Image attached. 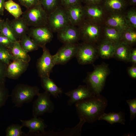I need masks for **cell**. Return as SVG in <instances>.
I'll use <instances>...</instances> for the list:
<instances>
[{
    "label": "cell",
    "instance_id": "1",
    "mask_svg": "<svg viewBox=\"0 0 136 136\" xmlns=\"http://www.w3.org/2000/svg\"><path fill=\"white\" fill-rule=\"evenodd\" d=\"M108 104L107 98L100 94L77 102L75 106L79 119L92 123L105 112Z\"/></svg>",
    "mask_w": 136,
    "mask_h": 136
},
{
    "label": "cell",
    "instance_id": "2",
    "mask_svg": "<svg viewBox=\"0 0 136 136\" xmlns=\"http://www.w3.org/2000/svg\"><path fill=\"white\" fill-rule=\"evenodd\" d=\"M104 25L85 19L77 27L80 40L83 42L97 45L102 40Z\"/></svg>",
    "mask_w": 136,
    "mask_h": 136
},
{
    "label": "cell",
    "instance_id": "3",
    "mask_svg": "<svg viewBox=\"0 0 136 136\" xmlns=\"http://www.w3.org/2000/svg\"><path fill=\"white\" fill-rule=\"evenodd\" d=\"M110 73L108 66L102 63L97 65L84 80L87 87L95 95L100 94Z\"/></svg>",
    "mask_w": 136,
    "mask_h": 136
},
{
    "label": "cell",
    "instance_id": "4",
    "mask_svg": "<svg viewBox=\"0 0 136 136\" xmlns=\"http://www.w3.org/2000/svg\"><path fill=\"white\" fill-rule=\"evenodd\" d=\"M39 90L36 86L19 84L14 87L10 96L15 106L19 108L24 103L31 102L34 97L40 93Z\"/></svg>",
    "mask_w": 136,
    "mask_h": 136
},
{
    "label": "cell",
    "instance_id": "5",
    "mask_svg": "<svg viewBox=\"0 0 136 136\" xmlns=\"http://www.w3.org/2000/svg\"><path fill=\"white\" fill-rule=\"evenodd\" d=\"M22 16L21 18L28 26H47L48 14L39 3L27 9Z\"/></svg>",
    "mask_w": 136,
    "mask_h": 136
},
{
    "label": "cell",
    "instance_id": "6",
    "mask_svg": "<svg viewBox=\"0 0 136 136\" xmlns=\"http://www.w3.org/2000/svg\"><path fill=\"white\" fill-rule=\"evenodd\" d=\"M70 24L65 10L61 5L48 15L47 26L52 32H57Z\"/></svg>",
    "mask_w": 136,
    "mask_h": 136
},
{
    "label": "cell",
    "instance_id": "7",
    "mask_svg": "<svg viewBox=\"0 0 136 136\" xmlns=\"http://www.w3.org/2000/svg\"><path fill=\"white\" fill-rule=\"evenodd\" d=\"M98 56L96 45L83 42L78 43L75 57L80 64H92Z\"/></svg>",
    "mask_w": 136,
    "mask_h": 136
},
{
    "label": "cell",
    "instance_id": "8",
    "mask_svg": "<svg viewBox=\"0 0 136 136\" xmlns=\"http://www.w3.org/2000/svg\"><path fill=\"white\" fill-rule=\"evenodd\" d=\"M51 94L47 91L40 93L33 103L32 115L37 117L46 113L52 112L55 109L54 103L50 99Z\"/></svg>",
    "mask_w": 136,
    "mask_h": 136
},
{
    "label": "cell",
    "instance_id": "9",
    "mask_svg": "<svg viewBox=\"0 0 136 136\" xmlns=\"http://www.w3.org/2000/svg\"><path fill=\"white\" fill-rule=\"evenodd\" d=\"M43 53L38 60L36 67L39 76L41 78L49 77L52 69L55 65L49 50L46 46L42 48Z\"/></svg>",
    "mask_w": 136,
    "mask_h": 136
},
{
    "label": "cell",
    "instance_id": "10",
    "mask_svg": "<svg viewBox=\"0 0 136 136\" xmlns=\"http://www.w3.org/2000/svg\"><path fill=\"white\" fill-rule=\"evenodd\" d=\"M78 45V43L63 44L56 53L52 55L55 65L64 64L75 57Z\"/></svg>",
    "mask_w": 136,
    "mask_h": 136
},
{
    "label": "cell",
    "instance_id": "11",
    "mask_svg": "<svg viewBox=\"0 0 136 136\" xmlns=\"http://www.w3.org/2000/svg\"><path fill=\"white\" fill-rule=\"evenodd\" d=\"M28 31V35L39 47L42 48L50 42L53 38L52 32L47 26L33 27Z\"/></svg>",
    "mask_w": 136,
    "mask_h": 136
},
{
    "label": "cell",
    "instance_id": "12",
    "mask_svg": "<svg viewBox=\"0 0 136 136\" xmlns=\"http://www.w3.org/2000/svg\"><path fill=\"white\" fill-rule=\"evenodd\" d=\"M84 7L86 19L103 25L108 12L102 4H85Z\"/></svg>",
    "mask_w": 136,
    "mask_h": 136
},
{
    "label": "cell",
    "instance_id": "13",
    "mask_svg": "<svg viewBox=\"0 0 136 136\" xmlns=\"http://www.w3.org/2000/svg\"><path fill=\"white\" fill-rule=\"evenodd\" d=\"M103 25L113 28L121 32L130 27L124 12L108 13Z\"/></svg>",
    "mask_w": 136,
    "mask_h": 136
},
{
    "label": "cell",
    "instance_id": "14",
    "mask_svg": "<svg viewBox=\"0 0 136 136\" xmlns=\"http://www.w3.org/2000/svg\"><path fill=\"white\" fill-rule=\"evenodd\" d=\"M70 98L67 105L71 106L77 102L96 95L92 93L86 85H80L76 89L65 93Z\"/></svg>",
    "mask_w": 136,
    "mask_h": 136
},
{
    "label": "cell",
    "instance_id": "15",
    "mask_svg": "<svg viewBox=\"0 0 136 136\" xmlns=\"http://www.w3.org/2000/svg\"><path fill=\"white\" fill-rule=\"evenodd\" d=\"M58 40L63 44L78 43L80 40L77 26L69 24L57 32Z\"/></svg>",
    "mask_w": 136,
    "mask_h": 136
},
{
    "label": "cell",
    "instance_id": "16",
    "mask_svg": "<svg viewBox=\"0 0 136 136\" xmlns=\"http://www.w3.org/2000/svg\"><path fill=\"white\" fill-rule=\"evenodd\" d=\"M64 8L70 23L72 25L77 26L85 19L84 7L81 3Z\"/></svg>",
    "mask_w": 136,
    "mask_h": 136
},
{
    "label": "cell",
    "instance_id": "17",
    "mask_svg": "<svg viewBox=\"0 0 136 136\" xmlns=\"http://www.w3.org/2000/svg\"><path fill=\"white\" fill-rule=\"evenodd\" d=\"M29 63L18 59H15L7 66L6 77L17 79L27 70Z\"/></svg>",
    "mask_w": 136,
    "mask_h": 136
},
{
    "label": "cell",
    "instance_id": "18",
    "mask_svg": "<svg viewBox=\"0 0 136 136\" xmlns=\"http://www.w3.org/2000/svg\"><path fill=\"white\" fill-rule=\"evenodd\" d=\"M20 121L23 127H25L29 129L28 134L36 132L38 133L37 135H41L46 132L45 129L47 127L46 125L44 120L40 118L33 117L29 120Z\"/></svg>",
    "mask_w": 136,
    "mask_h": 136
},
{
    "label": "cell",
    "instance_id": "19",
    "mask_svg": "<svg viewBox=\"0 0 136 136\" xmlns=\"http://www.w3.org/2000/svg\"><path fill=\"white\" fill-rule=\"evenodd\" d=\"M115 45L112 43L102 40L96 45L98 56L104 59L114 57Z\"/></svg>",
    "mask_w": 136,
    "mask_h": 136
},
{
    "label": "cell",
    "instance_id": "20",
    "mask_svg": "<svg viewBox=\"0 0 136 136\" xmlns=\"http://www.w3.org/2000/svg\"><path fill=\"white\" fill-rule=\"evenodd\" d=\"M102 4L108 13L124 12L127 5L125 0H103Z\"/></svg>",
    "mask_w": 136,
    "mask_h": 136
},
{
    "label": "cell",
    "instance_id": "21",
    "mask_svg": "<svg viewBox=\"0 0 136 136\" xmlns=\"http://www.w3.org/2000/svg\"><path fill=\"white\" fill-rule=\"evenodd\" d=\"M41 79L42 87L54 97L57 98L59 96V95L62 93V89L58 87L49 77H42L41 78Z\"/></svg>",
    "mask_w": 136,
    "mask_h": 136
},
{
    "label": "cell",
    "instance_id": "22",
    "mask_svg": "<svg viewBox=\"0 0 136 136\" xmlns=\"http://www.w3.org/2000/svg\"><path fill=\"white\" fill-rule=\"evenodd\" d=\"M131 46L121 41L115 45L114 57L121 61L128 62Z\"/></svg>",
    "mask_w": 136,
    "mask_h": 136
},
{
    "label": "cell",
    "instance_id": "23",
    "mask_svg": "<svg viewBox=\"0 0 136 136\" xmlns=\"http://www.w3.org/2000/svg\"><path fill=\"white\" fill-rule=\"evenodd\" d=\"M10 23L18 39H20L28 32V26L21 17L15 18L10 21Z\"/></svg>",
    "mask_w": 136,
    "mask_h": 136
},
{
    "label": "cell",
    "instance_id": "24",
    "mask_svg": "<svg viewBox=\"0 0 136 136\" xmlns=\"http://www.w3.org/2000/svg\"><path fill=\"white\" fill-rule=\"evenodd\" d=\"M121 32L111 27L104 25L102 31V40L116 45L121 41Z\"/></svg>",
    "mask_w": 136,
    "mask_h": 136
},
{
    "label": "cell",
    "instance_id": "25",
    "mask_svg": "<svg viewBox=\"0 0 136 136\" xmlns=\"http://www.w3.org/2000/svg\"><path fill=\"white\" fill-rule=\"evenodd\" d=\"M98 120H105L111 125L116 123L125 125L126 121L125 113L121 111L118 113L113 112L106 113L104 112L100 116Z\"/></svg>",
    "mask_w": 136,
    "mask_h": 136
},
{
    "label": "cell",
    "instance_id": "26",
    "mask_svg": "<svg viewBox=\"0 0 136 136\" xmlns=\"http://www.w3.org/2000/svg\"><path fill=\"white\" fill-rule=\"evenodd\" d=\"M10 52L13 56V60L18 59L29 63L31 60L30 56L22 47L19 41L14 43Z\"/></svg>",
    "mask_w": 136,
    "mask_h": 136
},
{
    "label": "cell",
    "instance_id": "27",
    "mask_svg": "<svg viewBox=\"0 0 136 136\" xmlns=\"http://www.w3.org/2000/svg\"><path fill=\"white\" fill-rule=\"evenodd\" d=\"M4 8L15 18H20L23 13L20 5L13 0L5 1Z\"/></svg>",
    "mask_w": 136,
    "mask_h": 136
},
{
    "label": "cell",
    "instance_id": "28",
    "mask_svg": "<svg viewBox=\"0 0 136 136\" xmlns=\"http://www.w3.org/2000/svg\"><path fill=\"white\" fill-rule=\"evenodd\" d=\"M23 48L27 53L38 50L39 46L28 35H24L19 41Z\"/></svg>",
    "mask_w": 136,
    "mask_h": 136
},
{
    "label": "cell",
    "instance_id": "29",
    "mask_svg": "<svg viewBox=\"0 0 136 136\" xmlns=\"http://www.w3.org/2000/svg\"><path fill=\"white\" fill-rule=\"evenodd\" d=\"M136 29L129 27L121 32V41L131 46L136 42Z\"/></svg>",
    "mask_w": 136,
    "mask_h": 136
},
{
    "label": "cell",
    "instance_id": "30",
    "mask_svg": "<svg viewBox=\"0 0 136 136\" xmlns=\"http://www.w3.org/2000/svg\"><path fill=\"white\" fill-rule=\"evenodd\" d=\"M0 32L8 38L11 41L14 43L19 41L15 36L8 19L4 21L3 24Z\"/></svg>",
    "mask_w": 136,
    "mask_h": 136
},
{
    "label": "cell",
    "instance_id": "31",
    "mask_svg": "<svg viewBox=\"0 0 136 136\" xmlns=\"http://www.w3.org/2000/svg\"><path fill=\"white\" fill-rule=\"evenodd\" d=\"M22 126L18 124L11 125L8 126L6 130V136H21L24 133L21 130Z\"/></svg>",
    "mask_w": 136,
    "mask_h": 136
},
{
    "label": "cell",
    "instance_id": "32",
    "mask_svg": "<svg viewBox=\"0 0 136 136\" xmlns=\"http://www.w3.org/2000/svg\"><path fill=\"white\" fill-rule=\"evenodd\" d=\"M39 3L48 15L58 6L59 0H38Z\"/></svg>",
    "mask_w": 136,
    "mask_h": 136
},
{
    "label": "cell",
    "instance_id": "33",
    "mask_svg": "<svg viewBox=\"0 0 136 136\" xmlns=\"http://www.w3.org/2000/svg\"><path fill=\"white\" fill-rule=\"evenodd\" d=\"M125 17L130 27L136 29V10L135 8L129 9L124 13Z\"/></svg>",
    "mask_w": 136,
    "mask_h": 136
},
{
    "label": "cell",
    "instance_id": "34",
    "mask_svg": "<svg viewBox=\"0 0 136 136\" xmlns=\"http://www.w3.org/2000/svg\"><path fill=\"white\" fill-rule=\"evenodd\" d=\"M13 59L10 50L5 47L0 46V60L8 65Z\"/></svg>",
    "mask_w": 136,
    "mask_h": 136
},
{
    "label": "cell",
    "instance_id": "35",
    "mask_svg": "<svg viewBox=\"0 0 136 136\" xmlns=\"http://www.w3.org/2000/svg\"><path fill=\"white\" fill-rule=\"evenodd\" d=\"M9 96V91L5 83L0 82V109L5 105Z\"/></svg>",
    "mask_w": 136,
    "mask_h": 136
},
{
    "label": "cell",
    "instance_id": "36",
    "mask_svg": "<svg viewBox=\"0 0 136 136\" xmlns=\"http://www.w3.org/2000/svg\"><path fill=\"white\" fill-rule=\"evenodd\" d=\"M126 102L129 108L130 120L131 122L135 118L136 116V98L128 99Z\"/></svg>",
    "mask_w": 136,
    "mask_h": 136
},
{
    "label": "cell",
    "instance_id": "37",
    "mask_svg": "<svg viewBox=\"0 0 136 136\" xmlns=\"http://www.w3.org/2000/svg\"><path fill=\"white\" fill-rule=\"evenodd\" d=\"M14 43L0 32V46L5 47L10 51Z\"/></svg>",
    "mask_w": 136,
    "mask_h": 136
},
{
    "label": "cell",
    "instance_id": "38",
    "mask_svg": "<svg viewBox=\"0 0 136 136\" xmlns=\"http://www.w3.org/2000/svg\"><path fill=\"white\" fill-rule=\"evenodd\" d=\"M7 65L0 60V82L5 83L6 81Z\"/></svg>",
    "mask_w": 136,
    "mask_h": 136
},
{
    "label": "cell",
    "instance_id": "39",
    "mask_svg": "<svg viewBox=\"0 0 136 136\" xmlns=\"http://www.w3.org/2000/svg\"><path fill=\"white\" fill-rule=\"evenodd\" d=\"M20 4L26 8L28 9L38 4V0H18Z\"/></svg>",
    "mask_w": 136,
    "mask_h": 136
},
{
    "label": "cell",
    "instance_id": "40",
    "mask_svg": "<svg viewBox=\"0 0 136 136\" xmlns=\"http://www.w3.org/2000/svg\"><path fill=\"white\" fill-rule=\"evenodd\" d=\"M61 5L64 8L81 3L82 0H60Z\"/></svg>",
    "mask_w": 136,
    "mask_h": 136
},
{
    "label": "cell",
    "instance_id": "41",
    "mask_svg": "<svg viewBox=\"0 0 136 136\" xmlns=\"http://www.w3.org/2000/svg\"><path fill=\"white\" fill-rule=\"evenodd\" d=\"M132 63L133 64L136 63V49L132 48L130 53L129 61Z\"/></svg>",
    "mask_w": 136,
    "mask_h": 136
},
{
    "label": "cell",
    "instance_id": "42",
    "mask_svg": "<svg viewBox=\"0 0 136 136\" xmlns=\"http://www.w3.org/2000/svg\"><path fill=\"white\" fill-rule=\"evenodd\" d=\"M128 72L129 76L133 79L136 78V66L135 64H133L132 66L129 67Z\"/></svg>",
    "mask_w": 136,
    "mask_h": 136
},
{
    "label": "cell",
    "instance_id": "43",
    "mask_svg": "<svg viewBox=\"0 0 136 136\" xmlns=\"http://www.w3.org/2000/svg\"><path fill=\"white\" fill-rule=\"evenodd\" d=\"M103 0H82V2L85 4H101Z\"/></svg>",
    "mask_w": 136,
    "mask_h": 136
},
{
    "label": "cell",
    "instance_id": "44",
    "mask_svg": "<svg viewBox=\"0 0 136 136\" xmlns=\"http://www.w3.org/2000/svg\"><path fill=\"white\" fill-rule=\"evenodd\" d=\"M5 0H0V15L3 16L4 14V5Z\"/></svg>",
    "mask_w": 136,
    "mask_h": 136
},
{
    "label": "cell",
    "instance_id": "45",
    "mask_svg": "<svg viewBox=\"0 0 136 136\" xmlns=\"http://www.w3.org/2000/svg\"><path fill=\"white\" fill-rule=\"evenodd\" d=\"M129 5L131 6H135L136 5V0H128Z\"/></svg>",
    "mask_w": 136,
    "mask_h": 136
},
{
    "label": "cell",
    "instance_id": "46",
    "mask_svg": "<svg viewBox=\"0 0 136 136\" xmlns=\"http://www.w3.org/2000/svg\"><path fill=\"white\" fill-rule=\"evenodd\" d=\"M4 21V20H2L0 19V30Z\"/></svg>",
    "mask_w": 136,
    "mask_h": 136
}]
</instances>
